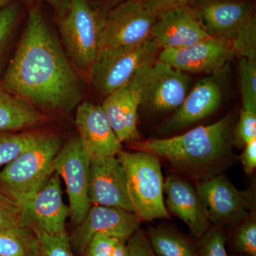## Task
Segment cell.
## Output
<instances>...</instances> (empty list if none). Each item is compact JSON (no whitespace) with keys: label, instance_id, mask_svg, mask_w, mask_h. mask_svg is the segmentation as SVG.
I'll use <instances>...</instances> for the list:
<instances>
[{"label":"cell","instance_id":"obj_1","mask_svg":"<svg viewBox=\"0 0 256 256\" xmlns=\"http://www.w3.org/2000/svg\"><path fill=\"white\" fill-rule=\"evenodd\" d=\"M0 86L40 110L66 114L82 102L80 75L38 6L28 10Z\"/></svg>","mask_w":256,"mask_h":256},{"label":"cell","instance_id":"obj_2","mask_svg":"<svg viewBox=\"0 0 256 256\" xmlns=\"http://www.w3.org/2000/svg\"><path fill=\"white\" fill-rule=\"evenodd\" d=\"M232 119L200 126L172 138L132 142L136 150L164 158L180 172L200 180L220 174L232 160Z\"/></svg>","mask_w":256,"mask_h":256},{"label":"cell","instance_id":"obj_3","mask_svg":"<svg viewBox=\"0 0 256 256\" xmlns=\"http://www.w3.org/2000/svg\"><path fill=\"white\" fill-rule=\"evenodd\" d=\"M106 12L90 0H70L58 18L64 50L77 73L87 78L102 48Z\"/></svg>","mask_w":256,"mask_h":256},{"label":"cell","instance_id":"obj_4","mask_svg":"<svg viewBox=\"0 0 256 256\" xmlns=\"http://www.w3.org/2000/svg\"><path fill=\"white\" fill-rule=\"evenodd\" d=\"M62 146L60 136L44 134L0 171V188L20 206L31 200L55 172L54 160Z\"/></svg>","mask_w":256,"mask_h":256},{"label":"cell","instance_id":"obj_5","mask_svg":"<svg viewBox=\"0 0 256 256\" xmlns=\"http://www.w3.org/2000/svg\"><path fill=\"white\" fill-rule=\"evenodd\" d=\"M117 158L126 170L128 196L133 213L146 222L169 218L159 158L140 150H121Z\"/></svg>","mask_w":256,"mask_h":256},{"label":"cell","instance_id":"obj_6","mask_svg":"<svg viewBox=\"0 0 256 256\" xmlns=\"http://www.w3.org/2000/svg\"><path fill=\"white\" fill-rule=\"evenodd\" d=\"M160 48L152 37L140 44L100 50L88 78L104 97L124 86L142 68L158 58Z\"/></svg>","mask_w":256,"mask_h":256},{"label":"cell","instance_id":"obj_7","mask_svg":"<svg viewBox=\"0 0 256 256\" xmlns=\"http://www.w3.org/2000/svg\"><path fill=\"white\" fill-rule=\"evenodd\" d=\"M90 163L92 159L78 134L62 146L54 160L55 172L66 184L70 222L74 226L84 220L92 206L88 196Z\"/></svg>","mask_w":256,"mask_h":256},{"label":"cell","instance_id":"obj_8","mask_svg":"<svg viewBox=\"0 0 256 256\" xmlns=\"http://www.w3.org/2000/svg\"><path fill=\"white\" fill-rule=\"evenodd\" d=\"M140 107L153 114L172 112L188 94V74L156 58L141 69Z\"/></svg>","mask_w":256,"mask_h":256},{"label":"cell","instance_id":"obj_9","mask_svg":"<svg viewBox=\"0 0 256 256\" xmlns=\"http://www.w3.org/2000/svg\"><path fill=\"white\" fill-rule=\"evenodd\" d=\"M196 191L207 218L217 226L236 225L246 220L255 201L252 191L238 190L220 174L200 180Z\"/></svg>","mask_w":256,"mask_h":256},{"label":"cell","instance_id":"obj_10","mask_svg":"<svg viewBox=\"0 0 256 256\" xmlns=\"http://www.w3.org/2000/svg\"><path fill=\"white\" fill-rule=\"evenodd\" d=\"M60 182V175L54 173L31 200L21 205L18 228L37 234H67L66 224L70 210L63 201Z\"/></svg>","mask_w":256,"mask_h":256},{"label":"cell","instance_id":"obj_11","mask_svg":"<svg viewBox=\"0 0 256 256\" xmlns=\"http://www.w3.org/2000/svg\"><path fill=\"white\" fill-rule=\"evenodd\" d=\"M158 18L140 0H124L106 11L101 50L140 44L150 38Z\"/></svg>","mask_w":256,"mask_h":256},{"label":"cell","instance_id":"obj_12","mask_svg":"<svg viewBox=\"0 0 256 256\" xmlns=\"http://www.w3.org/2000/svg\"><path fill=\"white\" fill-rule=\"evenodd\" d=\"M234 56L230 40L210 37L190 46L161 50L158 58L184 73L212 74L225 68Z\"/></svg>","mask_w":256,"mask_h":256},{"label":"cell","instance_id":"obj_13","mask_svg":"<svg viewBox=\"0 0 256 256\" xmlns=\"http://www.w3.org/2000/svg\"><path fill=\"white\" fill-rule=\"evenodd\" d=\"M223 70L197 82L181 106L160 126L158 132L160 134L176 132L200 122L218 110L224 98Z\"/></svg>","mask_w":256,"mask_h":256},{"label":"cell","instance_id":"obj_14","mask_svg":"<svg viewBox=\"0 0 256 256\" xmlns=\"http://www.w3.org/2000/svg\"><path fill=\"white\" fill-rule=\"evenodd\" d=\"M141 220L133 212L92 205L84 220L75 226L69 236L70 245L84 255L86 249L96 234L102 233L127 240L140 228Z\"/></svg>","mask_w":256,"mask_h":256},{"label":"cell","instance_id":"obj_15","mask_svg":"<svg viewBox=\"0 0 256 256\" xmlns=\"http://www.w3.org/2000/svg\"><path fill=\"white\" fill-rule=\"evenodd\" d=\"M88 196L92 206L132 212L128 196L126 170L117 156L92 160Z\"/></svg>","mask_w":256,"mask_h":256},{"label":"cell","instance_id":"obj_16","mask_svg":"<svg viewBox=\"0 0 256 256\" xmlns=\"http://www.w3.org/2000/svg\"><path fill=\"white\" fill-rule=\"evenodd\" d=\"M78 136L90 159L116 156L122 150L119 140L100 105L84 101L77 106Z\"/></svg>","mask_w":256,"mask_h":256},{"label":"cell","instance_id":"obj_17","mask_svg":"<svg viewBox=\"0 0 256 256\" xmlns=\"http://www.w3.org/2000/svg\"><path fill=\"white\" fill-rule=\"evenodd\" d=\"M151 37L160 50L190 46L210 38L190 4L160 14L152 28Z\"/></svg>","mask_w":256,"mask_h":256},{"label":"cell","instance_id":"obj_18","mask_svg":"<svg viewBox=\"0 0 256 256\" xmlns=\"http://www.w3.org/2000/svg\"><path fill=\"white\" fill-rule=\"evenodd\" d=\"M194 10L208 36L230 40L239 26L254 14L247 0H192Z\"/></svg>","mask_w":256,"mask_h":256},{"label":"cell","instance_id":"obj_19","mask_svg":"<svg viewBox=\"0 0 256 256\" xmlns=\"http://www.w3.org/2000/svg\"><path fill=\"white\" fill-rule=\"evenodd\" d=\"M140 70L124 86L106 96L100 105L122 143L140 140L138 121L141 104Z\"/></svg>","mask_w":256,"mask_h":256},{"label":"cell","instance_id":"obj_20","mask_svg":"<svg viewBox=\"0 0 256 256\" xmlns=\"http://www.w3.org/2000/svg\"><path fill=\"white\" fill-rule=\"evenodd\" d=\"M164 193L166 210L182 220L194 236H203L208 230L210 220L196 190L183 178L170 175L164 182Z\"/></svg>","mask_w":256,"mask_h":256},{"label":"cell","instance_id":"obj_21","mask_svg":"<svg viewBox=\"0 0 256 256\" xmlns=\"http://www.w3.org/2000/svg\"><path fill=\"white\" fill-rule=\"evenodd\" d=\"M48 118L41 110L0 86V132L36 127Z\"/></svg>","mask_w":256,"mask_h":256},{"label":"cell","instance_id":"obj_22","mask_svg":"<svg viewBox=\"0 0 256 256\" xmlns=\"http://www.w3.org/2000/svg\"><path fill=\"white\" fill-rule=\"evenodd\" d=\"M146 235L156 256H196V246L174 229L150 227Z\"/></svg>","mask_w":256,"mask_h":256},{"label":"cell","instance_id":"obj_23","mask_svg":"<svg viewBox=\"0 0 256 256\" xmlns=\"http://www.w3.org/2000/svg\"><path fill=\"white\" fill-rule=\"evenodd\" d=\"M43 134L34 131L0 132V168L32 148Z\"/></svg>","mask_w":256,"mask_h":256},{"label":"cell","instance_id":"obj_24","mask_svg":"<svg viewBox=\"0 0 256 256\" xmlns=\"http://www.w3.org/2000/svg\"><path fill=\"white\" fill-rule=\"evenodd\" d=\"M20 16L18 3L12 2L0 9V69L6 64L12 48Z\"/></svg>","mask_w":256,"mask_h":256},{"label":"cell","instance_id":"obj_25","mask_svg":"<svg viewBox=\"0 0 256 256\" xmlns=\"http://www.w3.org/2000/svg\"><path fill=\"white\" fill-rule=\"evenodd\" d=\"M234 55L256 62V16L250 15L230 38Z\"/></svg>","mask_w":256,"mask_h":256},{"label":"cell","instance_id":"obj_26","mask_svg":"<svg viewBox=\"0 0 256 256\" xmlns=\"http://www.w3.org/2000/svg\"><path fill=\"white\" fill-rule=\"evenodd\" d=\"M33 232L22 228L0 229V256H30Z\"/></svg>","mask_w":256,"mask_h":256},{"label":"cell","instance_id":"obj_27","mask_svg":"<svg viewBox=\"0 0 256 256\" xmlns=\"http://www.w3.org/2000/svg\"><path fill=\"white\" fill-rule=\"evenodd\" d=\"M31 256H74L68 234H37Z\"/></svg>","mask_w":256,"mask_h":256},{"label":"cell","instance_id":"obj_28","mask_svg":"<svg viewBox=\"0 0 256 256\" xmlns=\"http://www.w3.org/2000/svg\"><path fill=\"white\" fill-rule=\"evenodd\" d=\"M238 73L242 108L256 111V62L240 58Z\"/></svg>","mask_w":256,"mask_h":256},{"label":"cell","instance_id":"obj_29","mask_svg":"<svg viewBox=\"0 0 256 256\" xmlns=\"http://www.w3.org/2000/svg\"><path fill=\"white\" fill-rule=\"evenodd\" d=\"M198 239L196 256H228L226 249L225 235L220 226L208 229Z\"/></svg>","mask_w":256,"mask_h":256},{"label":"cell","instance_id":"obj_30","mask_svg":"<svg viewBox=\"0 0 256 256\" xmlns=\"http://www.w3.org/2000/svg\"><path fill=\"white\" fill-rule=\"evenodd\" d=\"M234 246L242 255L256 256V222L246 220L238 229L234 240Z\"/></svg>","mask_w":256,"mask_h":256},{"label":"cell","instance_id":"obj_31","mask_svg":"<svg viewBox=\"0 0 256 256\" xmlns=\"http://www.w3.org/2000/svg\"><path fill=\"white\" fill-rule=\"evenodd\" d=\"M236 142L245 146L256 138V111L242 108L234 132Z\"/></svg>","mask_w":256,"mask_h":256},{"label":"cell","instance_id":"obj_32","mask_svg":"<svg viewBox=\"0 0 256 256\" xmlns=\"http://www.w3.org/2000/svg\"><path fill=\"white\" fill-rule=\"evenodd\" d=\"M21 206L0 188V229L18 228Z\"/></svg>","mask_w":256,"mask_h":256},{"label":"cell","instance_id":"obj_33","mask_svg":"<svg viewBox=\"0 0 256 256\" xmlns=\"http://www.w3.org/2000/svg\"><path fill=\"white\" fill-rule=\"evenodd\" d=\"M119 239L107 234H96L84 252L85 256H111Z\"/></svg>","mask_w":256,"mask_h":256},{"label":"cell","instance_id":"obj_34","mask_svg":"<svg viewBox=\"0 0 256 256\" xmlns=\"http://www.w3.org/2000/svg\"><path fill=\"white\" fill-rule=\"evenodd\" d=\"M126 256H156L144 230L140 228L126 240Z\"/></svg>","mask_w":256,"mask_h":256},{"label":"cell","instance_id":"obj_35","mask_svg":"<svg viewBox=\"0 0 256 256\" xmlns=\"http://www.w3.org/2000/svg\"><path fill=\"white\" fill-rule=\"evenodd\" d=\"M158 16L168 10L190 4L192 0H140Z\"/></svg>","mask_w":256,"mask_h":256},{"label":"cell","instance_id":"obj_36","mask_svg":"<svg viewBox=\"0 0 256 256\" xmlns=\"http://www.w3.org/2000/svg\"><path fill=\"white\" fill-rule=\"evenodd\" d=\"M240 161L246 174H252L256 168V138L245 144Z\"/></svg>","mask_w":256,"mask_h":256},{"label":"cell","instance_id":"obj_37","mask_svg":"<svg viewBox=\"0 0 256 256\" xmlns=\"http://www.w3.org/2000/svg\"><path fill=\"white\" fill-rule=\"evenodd\" d=\"M30 2H45L50 4L57 14V18L63 14L68 8L70 0H28Z\"/></svg>","mask_w":256,"mask_h":256},{"label":"cell","instance_id":"obj_38","mask_svg":"<svg viewBox=\"0 0 256 256\" xmlns=\"http://www.w3.org/2000/svg\"><path fill=\"white\" fill-rule=\"evenodd\" d=\"M126 240H120L111 256H126Z\"/></svg>","mask_w":256,"mask_h":256},{"label":"cell","instance_id":"obj_39","mask_svg":"<svg viewBox=\"0 0 256 256\" xmlns=\"http://www.w3.org/2000/svg\"><path fill=\"white\" fill-rule=\"evenodd\" d=\"M100 1L104 4V6H106V11H108L111 8L119 4L120 2L124 1V0H100Z\"/></svg>","mask_w":256,"mask_h":256},{"label":"cell","instance_id":"obj_40","mask_svg":"<svg viewBox=\"0 0 256 256\" xmlns=\"http://www.w3.org/2000/svg\"><path fill=\"white\" fill-rule=\"evenodd\" d=\"M13 2L12 0H0V9Z\"/></svg>","mask_w":256,"mask_h":256},{"label":"cell","instance_id":"obj_41","mask_svg":"<svg viewBox=\"0 0 256 256\" xmlns=\"http://www.w3.org/2000/svg\"><path fill=\"white\" fill-rule=\"evenodd\" d=\"M247 256L242 255V256Z\"/></svg>","mask_w":256,"mask_h":256}]
</instances>
